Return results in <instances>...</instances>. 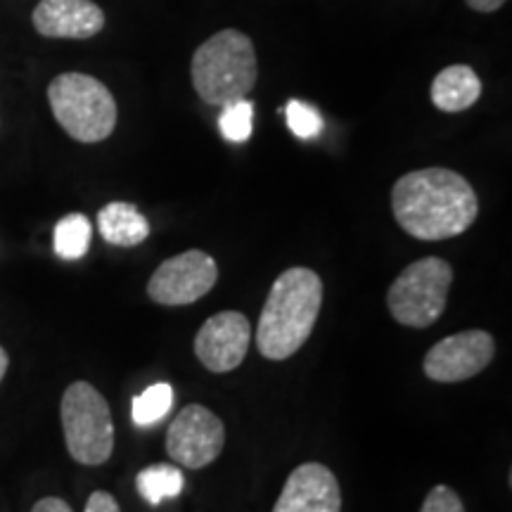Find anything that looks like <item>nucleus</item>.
<instances>
[{
  "label": "nucleus",
  "instance_id": "f257e3e1",
  "mask_svg": "<svg viewBox=\"0 0 512 512\" xmlns=\"http://www.w3.org/2000/svg\"><path fill=\"white\" fill-rule=\"evenodd\" d=\"M394 219L415 240H448L477 221V192L451 169H420L401 176L392 190Z\"/></svg>",
  "mask_w": 512,
  "mask_h": 512
},
{
  "label": "nucleus",
  "instance_id": "f03ea898",
  "mask_svg": "<svg viewBox=\"0 0 512 512\" xmlns=\"http://www.w3.org/2000/svg\"><path fill=\"white\" fill-rule=\"evenodd\" d=\"M323 306V280L304 266L287 268L275 278L256 325V347L268 361H285L311 337Z\"/></svg>",
  "mask_w": 512,
  "mask_h": 512
},
{
  "label": "nucleus",
  "instance_id": "7ed1b4c3",
  "mask_svg": "<svg viewBox=\"0 0 512 512\" xmlns=\"http://www.w3.org/2000/svg\"><path fill=\"white\" fill-rule=\"evenodd\" d=\"M192 88L207 105L223 107L247 98L259 79L252 38L238 29H223L192 55Z\"/></svg>",
  "mask_w": 512,
  "mask_h": 512
},
{
  "label": "nucleus",
  "instance_id": "20e7f679",
  "mask_svg": "<svg viewBox=\"0 0 512 512\" xmlns=\"http://www.w3.org/2000/svg\"><path fill=\"white\" fill-rule=\"evenodd\" d=\"M48 102L57 124L79 143H100L117 128V100L95 76L67 72L48 86Z\"/></svg>",
  "mask_w": 512,
  "mask_h": 512
},
{
  "label": "nucleus",
  "instance_id": "39448f33",
  "mask_svg": "<svg viewBox=\"0 0 512 512\" xmlns=\"http://www.w3.org/2000/svg\"><path fill=\"white\" fill-rule=\"evenodd\" d=\"M60 418L67 451L76 463L95 467L112 458L114 422L110 403L93 384H69L62 394Z\"/></svg>",
  "mask_w": 512,
  "mask_h": 512
},
{
  "label": "nucleus",
  "instance_id": "423d86ee",
  "mask_svg": "<svg viewBox=\"0 0 512 512\" xmlns=\"http://www.w3.org/2000/svg\"><path fill=\"white\" fill-rule=\"evenodd\" d=\"M453 268L439 256H425L389 285L387 306L396 323L406 328H430L446 311Z\"/></svg>",
  "mask_w": 512,
  "mask_h": 512
},
{
  "label": "nucleus",
  "instance_id": "0eeeda50",
  "mask_svg": "<svg viewBox=\"0 0 512 512\" xmlns=\"http://www.w3.org/2000/svg\"><path fill=\"white\" fill-rule=\"evenodd\" d=\"M216 280H219V266L214 256L202 249H188L166 259L152 273L147 294L159 306H188L207 297L214 290Z\"/></svg>",
  "mask_w": 512,
  "mask_h": 512
},
{
  "label": "nucleus",
  "instance_id": "6e6552de",
  "mask_svg": "<svg viewBox=\"0 0 512 512\" xmlns=\"http://www.w3.org/2000/svg\"><path fill=\"white\" fill-rule=\"evenodd\" d=\"M226 444V427L221 418L200 403H190L166 432V453L188 470H202L221 456Z\"/></svg>",
  "mask_w": 512,
  "mask_h": 512
},
{
  "label": "nucleus",
  "instance_id": "1a4fd4ad",
  "mask_svg": "<svg viewBox=\"0 0 512 512\" xmlns=\"http://www.w3.org/2000/svg\"><path fill=\"white\" fill-rule=\"evenodd\" d=\"M496 342L484 330H465L451 335L427 351L422 370L434 382H463L482 373L494 361Z\"/></svg>",
  "mask_w": 512,
  "mask_h": 512
},
{
  "label": "nucleus",
  "instance_id": "9d476101",
  "mask_svg": "<svg viewBox=\"0 0 512 512\" xmlns=\"http://www.w3.org/2000/svg\"><path fill=\"white\" fill-rule=\"evenodd\" d=\"M252 344V323L240 311L211 316L195 335V356L211 373H230L245 361Z\"/></svg>",
  "mask_w": 512,
  "mask_h": 512
},
{
  "label": "nucleus",
  "instance_id": "9b49d317",
  "mask_svg": "<svg viewBox=\"0 0 512 512\" xmlns=\"http://www.w3.org/2000/svg\"><path fill=\"white\" fill-rule=\"evenodd\" d=\"M273 512H342V489L335 472L323 463L294 467Z\"/></svg>",
  "mask_w": 512,
  "mask_h": 512
},
{
  "label": "nucleus",
  "instance_id": "f8f14e48",
  "mask_svg": "<svg viewBox=\"0 0 512 512\" xmlns=\"http://www.w3.org/2000/svg\"><path fill=\"white\" fill-rule=\"evenodd\" d=\"M34 29L46 38H86L105 29V12L93 0H41L31 15Z\"/></svg>",
  "mask_w": 512,
  "mask_h": 512
},
{
  "label": "nucleus",
  "instance_id": "ddd939ff",
  "mask_svg": "<svg viewBox=\"0 0 512 512\" xmlns=\"http://www.w3.org/2000/svg\"><path fill=\"white\" fill-rule=\"evenodd\" d=\"M432 102L441 112L456 114L470 110L482 98V79L467 64H453L441 69L432 81Z\"/></svg>",
  "mask_w": 512,
  "mask_h": 512
},
{
  "label": "nucleus",
  "instance_id": "4468645a",
  "mask_svg": "<svg viewBox=\"0 0 512 512\" xmlns=\"http://www.w3.org/2000/svg\"><path fill=\"white\" fill-rule=\"evenodd\" d=\"M98 228L102 240L114 247L143 245L150 235V223L136 204L110 202L100 209Z\"/></svg>",
  "mask_w": 512,
  "mask_h": 512
},
{
  "label": "nucleus",
  "instance_id": "2eb2a0df",
  "mask_svg": "<svg viewBox=\"0 0 512 512\" xmlns=\"http://www.w3.org/2000/svg\"><path fill=\"white\" fill-rule=\"evenodd\" d=\"M138 494L150 505H159L166 498L181 496L185 489V477L176 465H150L138 472L136 479Z\"/></svg>",
  "mask_w": 512,
  "mask_h": 512
},
{
  "label": "nucleus",
  "instance_id": "dca6fc26",
  "mask_svg": "<svg viewBox=\"0 0 512 512\" xmlns=\"http://www.w3.org/2000/svg\"><path fill=\"white\" fill-rule=\"evenodd\" d=\"M93 238L91 221L83 214H67L55 226V254L64 261H76L88 252Z\"/></svg>",
  "mask_w": 512,
  "mask_h": 512
},
{
  "label": "nucleus",
  "instance_id": "f3484780",
  "mask_svg": "<svg viewBox=\"0 0 512 512\" xmlns=\"http://www.w3.org/2000/svg\"><path fill=\"white\" fill-rule=\"evenodd\" d=\"M171 406H174V389H171V384H152V387H147L143 394H138L136 399H133V422H136L138 427L155 425V422L169 415Z\"/></svg>",
  "mask_w": 512,
  "mask_h": 512
},
{
  "label": "nucleus",
  "instance_id": "a211bd4d",
  "mask_svg": "<svg viewBox=\"0 0 512 512\" xmlns=\"http://www.w3.org/2000/svg\"><path fill=\"white\" fill-rule=\"evenodd\" d=\"M219 128L223 138L230 140V143H247L252 138L254 128V105L247 98L228 102V105L221 107L219 117Z\"/></svg>",
  "mask_w": 512,
  "mask_h": 512
},
{
  "label": "nucleus",
  "instance_id": "6ab92c4d",
  "mask_svg": "<svg viewBox=\"0 0 512 512\" xmlns=\"http://www.w3.org/2000/svg\"><path fill=\"white\" fill-rule=\"evenodd\" d=\"M285 117H287V126L297 138L302 140H311L318 138L320 131H323V117H320L316 107L306 105L302 100H290L285 107Z\"/></svg>",
  "mask_w": 512,
  "mask_h": 512
},
{
  "label": "nucleus",
  "instance_id": "aec40b11",
  "mask_svg": "<svg viewBox=\"0 0 512 512\" xmlns=\"http://www.w3.org/2000/svg\"><path fill=\"white\" fill-rule=\"evenodd\" d=\"M420 512H465V505L451 486L439 484L425 496Z\"/></svg>",
  "mask_w": 512,
  "mask_h": 512
},
{
  "label": "nucleus",
  "instance_id": "412c9836",
  "mask_svg": "<svg viewBox=\"0 0 512 512\" xmlns=\"http://www.w3.org/2000/svg\"><path fill=\"white\" fill-rule=\"evenodd\" d=\"M83 512H121L117 498L107 491H93Z\"/></svg>",
  "mask_w": 512,
  "mask_h": 512
},
{
  "label": "nucleus",
  "instance_id": "4be33fe9",
  "mask_svg": "<svg viewBox=\"0 0 512 512\" xmlns=\"http://www.w3.org/2000/svg\"><path fill=\"white\" fill-rule=\"evenodd\" d=\"M31 512H74L72 508H69L67 503L62 501V498H55V496H48V498H41L34 508H31Z\"/></svg>",
  "mask_w": 512,
  "mask_h": 512
},
{
  "label": "nucleus",
  "instance_id": "5701e85b",
  "mask_svg": "<svg viewBox=\"0 0 512 512\" xmlns=\"http://www.w3.org/2000/svg\"><path fill=\"white\" fill-rule=\"evenodd\" d=\"M465 3L477 12H496L498 8H503L508 0H465Z\"/></svg>",
  "mask_w": 512,
  "mask_h": 512
},
{
  "label": "nucleus",
  "instance_id": "b1692460",
  "mask_svg": "<svg viewBox=\"0 0 512 512\" xmlns=\"http://www.w3.org/2000/svg\"><path fill=\"white\" fill-rule=\"evenodd\" d=\"M8 366H10V358H8V351L0 347V382H3L5 373H8Z\"/></svg>",
  "mask_w": 512,
  "mask_h": 512
}]
</instances>
